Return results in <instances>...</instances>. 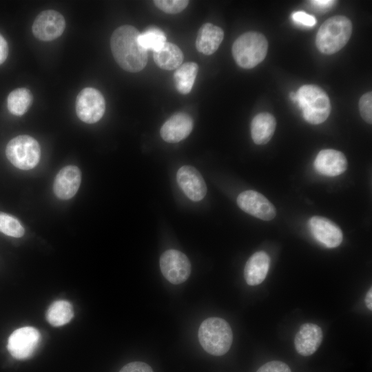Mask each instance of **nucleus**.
<instances>
[{"instance_id":"6ab92c4d","label":"nucleus","mask_w":372,"mask_h":372,"mask_svg":"<svg viewBox=\"0 0 372 372\" xmlns=\"http://www.w3.org/2000/svg\"><path fill=\"white\" fill-rule=\"evenodd\" d=\"M224 38L223 29L210 23L203 24L199 29L196 40L197 50L205 55L214 54Z\"/></svg>"},{"instance_id":"7ed1b4c3","label":"nucleus","mask_w":372,"mask_h":372,"mask_svg":"<svg viewBox=\"0 0 372 372\" xmlns=\"http://www.w3.org/2000/svg\"><path fill=\"white\" fill-rule=\"evenodd\" d=\"M198 336L204 350L216 356L225 354L233 340L232 331L228 322L216 317L207 318L201 323Z\"/></svg>"},{"instance_id":"2f4dec72","label":"nucleus","mask_w":372,"mask_h":372,"mask_svg":"<svg viewBox=\"0 0 372 372\" xmlns=\"http://www.w3.org/2000/svg\"><path fill=\"white\" fill-rule=\"evenodd\" d=\"M8 54V43L3 37L0 34V65L6 61Z\"/></svg>"},{"instance_id":"72a5a7b5","label":"nucleus","mask_w":372,"mask_h":372,"mask_svg":"<svg viewBox=\"0 0 372 372\" xmlns=\"http://www.w3.org/2000/svg\"><path fill=\"white\" fill-rule=\"evenodd\" d=\"M365 303L369 310L372 309V291L371 288L368 291L365 297Z\"/></svg>"},{"instance_id":"423d86ee","label":"nucleus","mask_w":372,"mask_h":372,"mask_svg":"<svg viewBox=\"0 0 372 372\" xmlns=\"http://www.w3.org/2000/svg\"><path fill=\"white\" fill-rule=\"evenodd\" d=\"M6 154L17 168L28 170L34 168L39 162L41 148L39 143L28 135H19L7 144Z\"/></svg>"},{"instance_id":"9d476101","label":"nucleus","mask_w":372,"mask_h":372,"mask_svg":"<svg viewBox=\"0 0 372 372\" xmlns=\"http://www.w3.org/2000/svg\"><path fill=\"white\" fill-rule=\"evenodd\" d=\"M65 28L63 16L56 10L41 12L35 19L32 30L34 36L43 41H50L59 37Z\"/></svg>"},{"instance_id":"7c9ffc66","label":"nucleus","mask_w":372,"mask_h":372,"mask_svg":"<svg viewBox=\"0 0 372 372\" xmlns=\"http://www.w3.org/2000/svg\"><path fill=\"white\" fill-rule=\"evenodd\" d=\"M119 372H153V370L146 363L133 362L125 365Z\"/></svg>"},{"instance_id":"dca6fc26","label":"nucleus","mask_w":372,"mask_h":372,"mask_svg":"<svg viewBox=\"0 0 372 372\" xmlns=\"http://www.w3.org/2000/svg\"><path fill=\"white\" fill-rule=\"evenodd\" d=\"M313 166L318 173L324 176H335L345 172L347 168V160L342 152L326 149L319 152Z\"/></svg>"},{"instance_id":"c756f323","label":"nucleus","mask_w":372,"mask_h":372,"mask_svg":"<svg viewBox=\"0 0 372 372\" xmlns=\"http://www.w3.org/2000/svg\"><path fill=\"white\" fill-rule=\"evenodd\" d=\"M293 21L304 26L312 27L316 23L314 16L307 14L304 12L298 11L293 13Z\"/></svg>"},{"instance_id":"473e14b6","label":"nucleus","mask_w":372,"mask_h":372,"mask_svg":"<svg viewBox=\"0 0 372 372\" xmlns=\"http://www.w3.org/2000/svg\"><path fill=\"white\" fill-rule=\"evenodd\" d=\"M335 2V1H331V0H313V1H310V3L311 4H313V6H316L318 7H321L322 8H329Z\"/></svg>"},{"instance_id":"5701e85b","label":"nucleus","mask_w":372,"mask_h":372,"mask_svg":"<svg viewBox=\"0 0 372 372\" xmlns=\"http://www.w3.org/2000/svg\"><path fill=\"white\" fill-rule=\"evenodd\" d=\"M74 316L72 304L63 300L52 303L46 312V319L53 327H61L68 323Z\"/></svg>"},{"instance_id":"4be33fe9","label":"nucleus","mask_w":372,"mask_h":372,"mask_svg":"<svg viewBox=\"0 0 372 372\" xmlns=\"http://www.w3.org/2000/svg\"><path fill=\"white\" fill-rule=\"evenodd\" d=\"M198 70L194 62H187L178 67L174 74L176 90L182 94H187L192 90Z\"/></svg>"},{"instance_id":"f704fd0d","label":"nucleus","mask_w":372,"mask_h":372,"mask_svg":"<svg viewBox=\"0 0 372 372\" xmlns=\"http://www.w3.org/2000/svg\"><path fill=\"white\" fill-rule=\"evenodd\" d=\"M289 96L291 98V99L294 101V102H296L297 101V94H296V92H291L289 94Z\"/></svg>"},{"instance_id":"0eeeda50","label":"nucleus","mask_w":372,"mask_h":372,"mask_svg":"<svg viewBox=\"0 0 372 372\" xmlns=\"http://www.w3.org/2000/svg\"><path fill=\"white\" fill-rule=\"evenodd\" d=\"M75 109L81 121L88 124L95 123L105 113V99L98 90L85 87L77 95Z\"/></svg>"},{"instance_id":"cd10ccee","label":"nucleus","mask_w":372,"mask_h":372,"mask_svg":"<svg viewBox=\"0 0 372 372\" xmlns=\"http://www.w3.org/2000/svg\"><path fill=\"white\" fill-rule=\"evenodd\" d=\"M359 110L362 118L368 123H372V92L363 94L359 101Z\"/></svg>"},{"instance_id":"393cba45","label":"nucleus","mask_w":372,"mask_h":372,"mask_svg":"<svg viewBox=\"0 0 372 372\" xmlns=\"http://www.w3.org/2000/svg\"><path fill=\"white\" fill-rule=\"evenodd\" d=\"M165 34L156 27H149L143 33H140L138 41L145 50H158L166 42Z\"/></svg>"},{"instance_id":"4468645a","label":"nucleus","mask_w":372,"mask_h":372,"mask_svg":"<svg viewBox=\"0 0 372 372\" xmlns=\"http://www.w3.org/2000/svg\"><path fill=\"white\" fill-rule=\"evenodd\" d=\"M81 182V173L78 167L68 165L56 174L53 191L56 196L61 200L72 198L76 194Z\"/></svg>"},{"instance_id":"a211bd4d","label":"nucleus","mask_w":372,"mask_h":372,"mask_svg":"<svg viewBox=\"0 0 372 372\" xmlns=\"http://www.w3.org/2000/svg\"><path fill=\"white\" fill-rule=\"evenodd\" d=\"M270 266V258L265 251L254 253L247 261L244 277L250 286L260 284L266 278Z\"/></svg>"},{"instance_id":"bb28decb","label":"nucleus","mask_w":372,"mask_h":372,"mask_svg":"<svg viewBox=\"0 0 372 372\" xmlns=\"http://www.w3.org/2000/svg\"><path fill=\"white\" fill-rule=\"evenodd\" d=\"M154 5L161 10L168 14H177L183 11L188 5L186 0H155Z\"/></svg>"},{"instance_id":"1a4fd4ad","label":"nucleus","mask_w":372,"mask_h":372,"mask_svg":"<svg viewBox=\"0 0 372 372\" xmlns=\"http://www.w3.org/2000/svg\"><path fill=\"white\" fill-rule=\"evenodd\" d=\"M41 340L39 331L32 327H23L13 331L8 340L7 349L17 360L32 355Z\"/></svg>"},{"instance_id":"f03ea898","label":"nucleus","mask_w":372,"mask_h":372,"mask_svg":"<svg viewBox=\"0 0 372 372\" xmlns=\"http://www.w3.org/2000/svg\"><path fill=\"white\" fill-rule=\"evenodd\" d=\"M352 33V23L342 15L327 19L320 27L316 44L322 53L332 54L340 50L349 41Z\"/></svg>"},{"instance_id":"412c9836","label":"nucleus","mask_w":372,"mask_h":372,"mask_svg":"<svg viewBox=\"0 0 372 372\" xmlns=\"http://www.w3.org/2000/svg\"><path fill=\"white\" fill-rule=\"evenodd\" d=\"M183 54L175 44L166 41L161 48L154 52V60L161 69L173 70L182 65Z\"/></svg>"},{"instance_id":"39448f33","label":"nucleus","mask_w":372,"mask_h":372,"mask_svg":"<svg viewBox=\"0 0 372 372\" xmlns=\"http://www.w3.org/2000/svg\"><path fill=\"white\" fill-rule=\"evenodd\" d=\"M297 103L304 118L311 124L324 122L331 112V103L327 93L316 85H304L298 92Z\"/></svg>"},{"instance_id":"a878e982","label":"nucleus","mask_w":372,"mask_h":372,"mask_svg":"<svg viewBox=\"0 0 372 372\" xmlns=\"http://www.w3.org/2000/svg\"><path fill=\"white\" fill-rule=\"evenodd\" d=\"M0 232L9 236L20 238L23 236L25 229L17 218L0 212Z\"/></svg>"},{"instance_id":"6e6552de","label":"nucleus","mask_w":372,"mask_h":372,"mask_svg":"<svg viewBox=\"0 0 372 372\" xmlns=\"http://www.w3.org/2000/svg\"><path fill=\"white\" fill-rule=\"evenodd\" d=\"M159 263L164 277L174 285L184 282L191 273L188 258L176 249H169L163 253Z\"/></svg>"},{"instance_id":"aec40b11","label":"nucleus","mask_w":372,"mask_h":372,"mask_svg":"<svg viewBox=\"0 0 372 372\" xmlns=\"http://www.w3.org/2000/svg\"><path fill=\"white\" fill-rule=\"evenodd\" d=\"M276 121L274 116L267 112L256 115L251 123V134L257 145L268 143L274 134Z\"/></svg>"},{"instance_id":"9b49d317","label":"nucleus","mask_w":372,"mask_h":372,"mask_svg":"<svg viewBox=\"0 0 372 372\" xmlns=\"http://www.w3.org/2000/svg\"><path fill=\"white\" fill-rule=\"evenodd\" d=\"M237 204L245 212L263 220H271L276 216L273 205L262 194L254 190H247L237 198Z\"/></svg>"},{"instance_id":"f3484780","label":"nucleus","mask_w":372,"mask_h":372,"mask_svg":"<svg viewBox=\"0 0 372 372\" xmlns=\"http://www.w3.org/2000/svg\"><path fill=\"white\" fill-rule=\"evenodd\" d=\"M322 338V331L319 326L313 323L303 324L295 336V348L303 356L311 355L320 347Z\"/></svg>"},{"instance_id":"ddd939ff","label":"nucleus","mask_w":372,"mask_h":372,"mask_svg":"<svg viewBox=\"0 0 372 372\" xmlns=\"http://www.w3.org/2000/svg\"><path fill=\"white\" fill-rule=\"evenodd\" d=\"M176 180L185 194L193 201L203 199L207 186L200 172L194 167L184 165L177 172Z\"/></svg>"},{"instance_id":"f257e3e1","label":"nucleus","mask_w":372,"mask_h":372,"mask_svg":"<svg viewBox=\"0 0 372 372\" xmlns=\"http://www.w3.org/2000/svg\"><path fill=\"white\" fill-rule=\"evenodd\" d=\"M140 34L134 26L123 25L116 28L110 39L112 55L118 65L130 72L142 70L147 63V52L138 41Z\"/></svg>"},{"instance_id":"c85d7f7f","label":"nucleus","mask_w":372,"mask_h":372,"mask_svg":"<svg viewBox=\"0 0 372 372\" xmlns=\"http://www.w3.org/2000/svg\"><path fill=\"white\" fill-rule=\"evenodd\" d=\"M256 372H291L289 366L280 361L269 362L261 366Z\"/></svg>"},{"instance_id":"20e7f679","label":"nucleus","mask_w":372,"mask_h":372,"mask_svg":"<svg viewBox=\"0 0 372 372\" xmlns=\"http://www.w3.org/2000/svg\"><path fill=\"white\" fill-rule=\"evenodd\" d=\"M268 42L265 37L257 32H247L238 37L232 45V55L241 68L251 69L265 58Z\"/></svg>"},{"instance_id":"f8f14e48","label":"nucleus","mask_w":372,"mask_h":372,"mask_svg":"<svg viewBox=\"0 0 372 372\" xmlns=\"http://www.w3.org/2000/svg\"><path fill=\"white\" fill-rule=\"evenodd\" d=\"M313 236L327 248L338 247L343 238L340 228L331 220L322 216H313L309 220Z\"/></svg>"},{"instance_id":"2eb2a0df","label":"nucleus","mask_w":372,"mask_h":372,"mask_svg":"<svg viewBox=\"0 0 372 372\" xmlns=\"http://www.w3.org/2000/svg\"><path fill=\"white\" fill-rule=\"evenodd\" d=\"M193 119L187 114L178 112L172 115L162 125L160 134L162 138L171 143H178L187 138L193 129Z\"/></svg>"},{"instance_id":"b1692460","label":"nucleus","mask_w":372,"mask_h":372,"mask_svg":"<svg viewBox=\"0 0 372 372\" xmlns=\"http://www.w3.org/2000/svg\"><path fill=\"white\" fill-rule=\"evenodd\" d=\"M33 101L31 92L25 88L12 91L7 98V106L10 112L15 116H22L30 108Z\"/></svg>"}]
</instances>
